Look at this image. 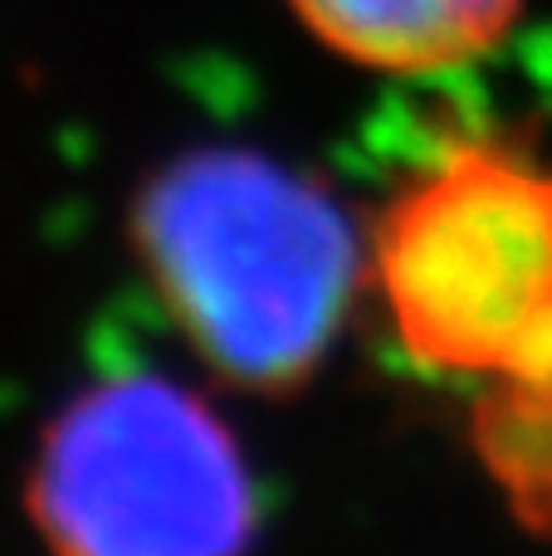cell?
Returning a JSON list of instances; mask_svg holds the SVG:
<instances>
[{
    "label": "cell",
    "mask_w": 552,
    "mask_h": 556,
    "mask_svg": "<svg viewBox=\"0 0 552 556\" xmlns=\"http://www.w3.org/2000/svg\"><path fill=\"white\" fill-rule=\"evenodd\" d=\"M133 244L191 346L244 391H293L338 342L367 244L318 181L250 147L166 162Z\"/></svg>",
    "instance_id": "1"
},
{
    "label": "cell",
    "mask_w": 552,
    "mask_h": 556,
    "mask_svg": "<svg viewBox=\"0 0 552 556\" xmlns=\"http://www.w3.org/2000/svg\"><path fill=\"white\" fill-rule=\"evenodd\" d=\"M367 274L406 356L552 405V162L494 132L440 142L391 191Z\"/></svg>",
    "instance_id": "2"
},
{
    "label": "cell",
    "mask_w": 552,
    "mask_h": 556,
    "mask_svg": "<svg viewBox=\"0 0 552 556\" xmlns=\"http://www.w3.org/2000/svg\"><path fill=\"white\" fill-rule=\"evenodd\" d=\"M49 556H244L254 483L230 425L166 376H113L49 420L29 479Z\"/></svg>",
    "instance_id": "3"
},
{
    "label": "cell",
    "mask_w": 552,
    "mask_h": 556,
    "mask_svg": "<svg viewBox=\"0 0 552 556\" xmlns=\"http://www.w3.org/2000/svg\"><path fill=\"white\" fill-rule=\"evenodd\" d=\"M328 49L381 74H440L489 54L524 0H289Z\"/></svg>",
    "instance_id": "4"
}]
</instances>
